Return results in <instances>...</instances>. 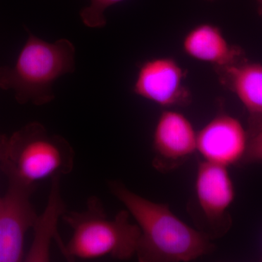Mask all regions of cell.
<instances>
[{
  "label": "cell",
  "instance_id": "cell-1",
  "mask_svg": "<svg viewBox=\"0 0 262 262\" xmlns=\"http://www.w3.org/2000/svg\"><path fill=\"white\" fill-rule=\"evenodd\" d=\"M110 186L140 229L139 261L188 262L213 249L208 236L183 222L167 205L149 201L118 182Z\"/></svg>",
  "mask_w": 262,
  "mask_h": 262
},
{
  "label": "cell",
  "instance_id": "cell-2",
  "mask_svg": "<svg viewBox=\"0 0 262 262\" xmlns=\"http://www.w3.org/2000/svg\"><path fill=\"white\" fill-rule=\"evenodd\" d=\"M82 211L64 212L62 218L72 229V237L61 249L69 260H95L110 257L130 259L136 255L141 231L125 210L110 219L96 196Z\"/></svg>",
  "mask_w": 262,
  "mask_h": 262
},
{
  "label": "cell",
  "instance_id": "cell-3",
  "mask_svg": "<svg viewBox=\"0 0 262 262\" xmlns=\"http://www.w3.org/2000/svg\"><path fill=\"white\" fill-rule=\"evenodd\" d=\"M75 46L68 39L48 42L29 32L15 65L0 67V88L13 91L21 104L51 102L56 80L75 72Z\"/></svg>",
  "mask_w": 262,
  "mask_h": 262
},
{
  "label": "cell",
  "instance_id": "cell-4",
  "mask_svg": "<svg viewBox=\"0 0 262 262\" xmlns=\"http://www.w3.org/2000/svg\"><path fill=\"white\" fill-rule=\"evenodd\" d=\"M75 151L64 138L33 122L5 136L0 166L8 181L36 188L39 182L72 171Z\"/></svg>",
  "mask_w": 262,
  "mask_h": 262
},
{
  "label": "cell",
  "instance_id": "cell-5",
  "mask_svg": "<svg viewBox=\"0 0 262 262\" xmlns=\"http://www.w3.org/2000/svg\"><path fill=\"white\" fill-rule=\"evenodd\" d=\"M34 189L8 181V190L0 199V262L25 259L26 234L38 218L31 203Z\"/></svg>",
  "mask_w": 262,
  "mask_h": 262
},
{
  "label": "cell",
  "instance_id": "cell-6",
  "mask_svg": "<svg viewBox=\"0 0 262 262\" xmlns=\"http://www.w3.org/2000/svg\"><path fill=\"white\" fill-rule=\"evenodd\" d=\"M186 75V71L173 58H152L141 65L133 91L162 107L187 106L192 95L184 83Z\"/></svg>",
  "mask_w": 262,
  "mask_h": 262
},
{
  "label": "cell",
  "instance_id": "cell-7",
  "mask_svg": "<svg viewBox=\"0 0 262 262\" xmlns=\"http://www.w3.org/2000/svg\"><path fill=\"white\" fill-rule=\"evenodd\" d=\"M249 140L238 119L220 114L198 133L196 151L203 160L228 168L244 160Z\"/></svg>",
  "mask_w": 262,
  "mask_h": 262
},
{
  "label": "cell",
  "instance_id": "cell-8",
  "mask_svg": "<svg viewBox=\"0 0 262 262\" xmlns=\"http://www.w3.org/2000/svg\"><path fill=\"white\" fill-rule=\"evenodd\" d=\"M198 133L185 115L172 110L160 114L153 134L157 162L173 164L187 159L196 151Z\"/></svg>",
  "mask_w": 262,
  "mask_h": 262
},
{
  "label": "cell",
  "instance_id": "cell-9",
  "mask_svg": "<svg viewBox=\"0 0 262 262\" xmlns=\"http://www.w3.org/2000/svg\"><path fill=\"white\" fill-rule=\"evenodd\" d=\"M220 84L235 94L249 115L253 134L262 127V64L246 58L214 69Z\"/></svg>",
  "mask_w": 262,
  "mask_h": 262
},
{
  "label": "cell",
  "instance_id": "cell-10",
  "mask_svg": "<svg viewBox=\"0 0 262 262\" xmlns=\"http://www.w3.org/2000/svg\"><path fill=\"white\" fill-rule=\"evenodd\" d=\"M195 192L202 211L208 220L223 219L235 199V188L227 167L210 162L198 165Z\"/></svg>",
  "mask_w": 262,
  "mask_h": 262
},
{
  "label": "cell",
  "instance_id": "cell-11",
  "mask_svg": "<svg viewBox=\"0 0 262 262\" xmlns=\"http://www.w3.org/2000/svg\"><path fill=\"white\" fill-rule=\"evenodd\" d=\"M186 55L196 61L213 66L227 67L245 58L244 52L226 39L220 27L211 24L196 26L186 34L182 42Z\"/></svg>",
  "mask_w": 262,
  "mask_h": 262
},
{
  "label": "cell",
  "instance_id": "cell-12",
  "mask_svg": "<svg viewBox=\"0 0 262 262\" xmlns=\"http://www.w3.org/2000/svg\"><path fill=\"white\" fill-rule=\"evenodd\" d=\"M49 203L44 214L38 216L33 229L35 230V237L30 251L26 255V261H48L49 259V245L52 238L58 241L60 250L63 247L59 236H57L56 225L58 217L64 213V207L59 194V179L53 180Z\"/></svg>",
  "mask_w": 262,
  "mask_h": 262
},
{
  "label": "cell",
  "instance_id": "cell-13",
  "mask_svg": "<svg viewBox=\"0 0 262 262\" xmlns=\"http://www.w3.org/2000/svg\"><path fill=\"white\" fill-rule=\"evenodd\" d=\"M124 0H91V4L80 12V18L89 28H103L106 26L105 11L110 7Z\"/></svg>",
  "mask_w": 262,
  "mask_h": 262
},
{
  "label": "cell",
  "instance_id": "cell-14",
  "mask_svg": "<svg viewBox=\"0 0 262 262\" xmlns=\"http://www.w3.org/2000/svg\"><path fill=\"white\" fill-rule=\"evenodd\" d=\"M244 160L248 163L262 162V127L250 139Z\"/></svg>",
  "mask_w": 262,
  "mask_h": 262
},
{
  "label": "cell",
  "instance_id": "cell-15",
  "mask_svg": "<svg viewBox=\"0 0 262 262\" xmlns=\"http://www.w3.org/2000/svg\"><path fill=\"white\" fill-rule=\"evenodd\" d=\"M5 136L0 135V155H1L2 147H3V143H4Z\"/></svg>",
  "mask_w": 262,
  "mask_h": 262
},
{
  "label": "cell",
  "instance_id": "cell-16",
  "mask_svg": "<svg viewBox=\"0 0 262 262\" xmlns=\"http://www.w3.org/2000/svg\"><path fill=\"white\" fill-rule=\"evenodd\" d=\"M258 10H259L260 14L262 15V0H258Z\"/></svg>",
  "mask_w": 262,
  "mask_h": 262
},
{
  "label": "cell",
  "instance_id": "cell-17",
  "mask_svg": "<svg viewBox=\"0 0 262 262\" xmlns=\"http://www.w3.org/2000/svg\"><path fill=\"white\" fill-rule=\"evenodd\" d=\"M208 1H213V0H208Z\"/></svg>",
  "mask_w": 262,
  "mask_h": 262
},
{
  "label": "cell",
  "instance_id": "cell-18",
  "mask_svg": "<svg viewBox=\"0 0 262 262\" xmlns=\"http://www.w3.org/2000/svg\"><path fill=\"white\" fill-rule=\"evenodd\" d=\"M0 199H1V198H0Z\"/></svg>",
  "mask_w": 262,
  "mask_h": 262
}]
</instances>
